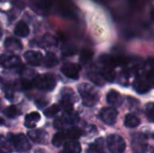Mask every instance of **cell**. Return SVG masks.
I'll return each mask as SVG.
<instances>
[{"mask_svg":"<svg viewBox=\"0 0 154 153\" xmlns=\"http://www.w3.org/2000/svg\"><path fill=\"white\" fill-rule=\"evenodd\" d=\"M78 91L81 96L83 105L86 106H94L99 99L97 90L88 83H82L79 86Z\"/></svg>","mask_w":154,"mask_h":153,"instance_id":"1","label":"cell"},{"mask_svg":"<svg viewBox=\"0 0 154 153\" xmlns=\"http://www.w3.org/2000/svg\"><path fill=\"white\" fill-rule=\"evenodd\" d=\"M32 85L39 90L49 92L56 87V78L51 74H42L34 77Z\"/></svg>","mask_w":154,"mask_h":153,"instance_id":"2","label":"cell"},{"mask_svg":"<svg viewBox=\"0 0 154 153\" xmlns=\"http://www.w3.org/2000/svg\"><path fill=\"white\" fill-rule=\"evenodd\" d=\"M8 138L10 143L14 146V148L17 151L24 152V151H28L31 149V143L23 133H19V134L9 133Z\"/></svg>","mask_w":154,"mask_h":153,"instance_id":"3","label":"cell"},{"mask_svg":"<svg viewBox=\"0 0 154 153\" xmlns=\"http://www.w3.org/2000/svg\"><path fill=\"white\" fill-rule=\"evenodd\" d=\"M134 89L139 94H145L149 92L152 87V75L148 73L144 76H140L137 78L134 83Z\"/></svg>","mask_w":154,"mask_h":153,"instance_id":"4","label":"cell"},{"mask_svg":"<svg viewBox=\"0 0 154 153\" xmlns=\"http://www.w3.org/2000/svg\"><path fill=\"white\" fill-rule=\"evenodd\" d=\"M106 144L111 153H124L125 150V142L118 134H111L107 137Z\"/></svg>","mask_w":154,"mask_h":153,"instance_id":"5","label":"cell"},{"mask_svg":"<svg viewBox=\"0 0 154 153\" xmlns=\"http://www.w3.org/2000/svg\"><path fill=\"white\" fill-rule=\"evenodd\" d=\"M76 101V96L72 89L69 87H64L60 92V105L65 110H72L73 104Z\"/></svg>","mask_w":154,"mask_h":153,"instance_id":"6","label":"cell"},{"mask_svg":"<svg viewBox=\"0 0 154 153\" xmlns=\"http://www.w3.org/2000/svg\"><path fill=\"white\" fill-rule=\"evenodd\" d=\"M21 65V60L14 54H2L0 55V67L11 69L18 68Z\"/></svg>","mask_w":154,"mask_h":153,"instance_id":"7","label":"cell"},{"mask_svg":"<svg viewBox=\"0 0 154 153\" xmlns=\"http://www.w3.org/2000/svg\"><path fill=\"white\" fill-rule=\"evenodd\" d=\"M80 66H79L78 64L75 63H71V62H67L64 63L60 69L61 73L71 79H78L79 78V71H80Z\"/></svg>","mask_w":154,"mask_h":153,"instance_id":"8","label":"cell"},{"mask_svg":"<svg viewBox=\"0 0 154 153\" xmlns=\"http://www.w3.org/2000/svg\"><path fill=\"white\" fill-rule=\"evenodd\" d=\"M118 113L116 109L113 107H105L100 111V119L108 125H113L116 122Z\"/></svg>","mask_w":154,"mask_h":153,"instance_id":"9","label":"cell"},{"mask_svg":"<svg viewBox=\"0 0 154 153\" xmlns=\"http://www.w3.org/2000/svg\"><path fill=\"white\" fill-rule=\"evenodd\" d=\"M23 57L26 62L31 66L38 67V66H41L43 62V56L39 51L27 50L26 52H24Z\"/></svg>","mask_w":154,"mask_h":153,"instance_id":"10","label":"cell"},{"mask_svg":"<svg viewBox=\"0 0 154 153\" xmlns=\"http://www.w3.org/2000/svg\"><path fill=\"white\" fill-rule=\"evenodd\" d=\"M28 136L32 142H34L35 143H40V144L46 143L48 140V133L42 129L30 131L28 133Z\"/></svg>","mask_w":154,"mask_h":153,"instance_id":"11","label":"cell"},{"mask_svg":"<svg viewBox=\"0 0 154 153\" xmlns=\"http://www.w3.org/2000/svg\"><path fill=\"white\" fill-rule=\"evenodd\" d=\"M4 46L6 50H8L9 52H12V53L20 51L23 50L22 41L14 37H9V38L5 39V41L4 42Z\"/></svg>","mask_w":154,"mask_h":153,"instance_id":"12","label":"cell"},{"mask_svg":"<svg viewBox=\"0 0 154 153\" xmlns=\"http://www.w3.org/2000/svg\"><path fill=\"white\" fill-rule=\"evenodd\" d=\"M63 126L64 125H74L75 124H77L79 122V115L72 110H68L65 111L64 114L62 115L61 118H60Z\"/></svg>","mask_w":154,"mask_h":153,"instance_id":"13","label":"cell"},{"mask_svg":"<svg viewBox=\"0 0 154 153\" xmlns=\"http://www.w3.org/2000/svg\"><path fill=\"white\" fill-rule=\"evenodd\" d=\"M106 101L107 103L110 105V106H122L123 104V96H121V94L116 90H110L107 95H106Z\"/></svg>","mask_w":154,"mask_h":153,"instance_id":"14","label":"cell"},{"mask_svg":"<svg viewBox=\"0 0 154 153\" xmlns=\"http://www.w3.org/2000/svg\"><path fill=\"white\" fill-rule=\"evenodd\" d=\"M98 72L104 80H106L107 82H114V80L116 78V71L114 70V69L112 67L103 64V66L99 69Z\"/></svg>","mask_w":154,"mask_h":153,"instance_id":"15","label":"cell"},{"mask_svg":"<svg viewBox=\"0 0 154 153\" xmlns=\"http://www.w3.org/2000/svg\"><path fill=\"white\" fill-rule=\"evenodd\" d=\"M41 119V115L39 113L37 112H32L30 113L28 115H26L25 116V120H24V125L27 128H34L36 126V124L40 121Z\"/></svg>","mask_w":154,"mask_h":153,"instance_id":"16","label":"cell"},{"mask_svg":"<svg viewBox=\"0 0 154 153\" xmlns=\"http://www.w3.org/2000/svg\"><path fill=\"white\" fill-rule=\"evenodd\" d=\"M14 33L19 36V37H27L30 33V29L29 26L27 25L26 23L20 21L17 23V24L14 27Z\"/></svg>","mask_w":154,"mask_h":153,"instance_id":"17","label":"cell"},{"mask_svg":"<svg viewBox=\"0 0 154 153\" xmlns=\"http://www.w3.org/2000/svg\"><path fill=\"white\" fill-rule=\"evenodd\" d=\"M64 151L68 153H80L81 146L78 142L72 140L64 143Z\"/></svg>","mask_w":154,"mask_h":153,"instance_id":"18","label":"cell"},{"mask_svg":"<svg viewBox=\"0 0 154 153\" xmlns=\"http://www.w3.org/2000/svg\"><path fill=\"white\" fill-rule=\"evenodd\" d=\"M42 63L47 68H53V67H55L59 63V60H58L57 56L53 52L49 51V52L46 53V56L43 59V62Z\"/></svg>","mask_w":154,"mask_h":153,"instance_id":"19","label":"cell"},{"mask_svg":"<svg viewBox=\"0 0 154 153\" xmlns=\"http://www.w3.org/2000/svg\"><path fill=\"white\" fill-rule=\"evenodd\" d=\"M140 123H141L140 119L137 116H135L134 115L128 114V115H125V125L126 127L134 128V127H137L140 124Z\"/></svg>","mask_w":154,"mask_h":153,"instance_id":"20","label":"cell"},{"mask_svg":"<svg viewBox=\"0 0 154 153\" xmlns=\"http://www.w3.org/2000/svg\"><path fill=\"white\" fill-rule=\"evenodd\" d=\"M64 134L66 136V139H71V140H77L82 135V131L78 127H71L68 130H64Z\"/></svg>","mask_w":154,"mask_h":153,"instance_id":"21","label":"cell"},{"mask_svg":"<svg viewBox=\"0 0 154 153\" xmlns=\"http://www.w3.org/2000/svg\"><path fill=\"white\" fill-rule=\"evenodd\" d=\"M103 149H104L103 139L99 138V139L96 140V142L88 147V153H104Z\"/></svg>","mask_w":154,"mask_h":153,"instance_id":"22","label":"cell"},{"mask_svg":"<svg viewBox=\"0 0 154 153\" xmlns=\"http://www.w3.org/2000/svg\"><path fill=\"white\" fill-rule=\"evenodd\" d=\"M42 48H46V47H53L57 45V41L56 39L51 35V34H45L42 39Z\"/></svg>","mask_w":154,"mask_h":153,"instance_id":"23","label":"cell"},{"mask_svg":"<svg viewBox=\"0 0 154 153\" xmlns=\"http://www.w3.org/2000/svg\"><path fill=\"white\" fill-rule=\"evenodd\" d=\"M88 76L90 78V80L97 86H103L105 83L103 78L101 77V75L99 74L98 71H89Z\"/></svg>","mask_w":154,"mask_h":153,"instance_id":"24","label":"cell"},{"mask_svg":"<svg viewBox=\"0 0 154 153\" xmlns=\"http://www.w3.org/2000/svg\"><path fill=\"white\" fill-rule=\"evenodd\" d=\"M65 140H66V136H65V134H64V132H63V131H60V132L57 133L53 136L52 142H52V144H53L54 146L60 147V145H62V144L64 143Z\"/></svg>","mask_w":154,"mask_h":153,"instance_id":"25","label":"cell"},{"mask_svg":"<svg viewBox=\"0 0 154 153\" xmlns=\"http://www.w3.org/2000/svg\"><path fill=\"white\" fill-rule=\"evenodd\" d=\"M92 57H93V51L88 49H84L81 51L79 60L82 64H87L92 60Z\"/></svg>","mask_w":154,"mask_h":153,"instance_id":"26","label":"cell"},{"mask_svg":"<svg viewBox=\"0 0 154 153\" xmlns=\"http://www.w3.org/2000/svg\"><path fill=\"white\" fill-rule=\"evenodd\" d=\"M4 114L8 118H15L20 113H19L18 109L14 106H7L4 110Z\"/></svg>","mask_w":154,"mask_h":153,"instance_id":"27","label":"cell"},{"mask_svg":"<svg viewBox=\"0 0 154 153\" xmlns=\"http://www.w3.org/2000/svg\"><path fill=\"white\" fill-rule=\"evenodd\" d=\"M60 109V108L58 105H53L44 110V115L47 117H53L54 115H56L59 113Z\"/></svg>","mask_w":154,"mask_h":153,"instance_id":"28","label":"cell"},{"mask_svg":"<svg viewBox=\"0 0 154 153\" xmlns=\"http://www.w3.org/2000/svg\"><path fill=\"white\" fill-rule=\"evenodd\" d=\"M0 148L3 150L6 153L11 152V146H10V142L8 140H6L4 136L0 135Z\"/></svg>","mask_w":154,"mask_h":153,"instance_id":"29","label":"cell"},{"mask_svg":"<svg viewBox=\"0 0 154 153\" xmlns=\"http://www.w3.org/2000/svg\"><path fill=\"white\" fill-rule=\"evenodd\" d=\"M145 113H146V116L148 120L151 123H152L153 122V103H149L146 105Z\"/></svg>","mask_w":154,"mask_h":153,"instance_id":"30","label":"cell"},{"mask_svg":"<svg viewBox=\"0 0 154 153\" xmlns=\"http://www.w3.org/2000/svg\"><path fill=\"white\" fill-rule=\"evenodd\" d=\"M35 103H36V106H37L38 107H40V108H42L43 106H45L48 104L47 100L42 99V98H39V99H37Z\"/></svg>","mask_w":154,"mask_h":153,"instance_id":"31","label":"cell"},{"mask_svg":"<svg viewBox=\"0 0 154 153\" xmlns=\"http://www.w3.org/2000/svg\"><path fill=\"white\" fill-rule=\"evenodd\" d=\"M0 153H6L5 151H4L3 150H0Z\"/></svg>","mask_w":154,"mask_h":153,"instance_id":"32","label":"cell"},{"mask_svg":"<svg viewBox=\"0 0 154 153\" xmlns=\"http://www.w3.org/2000/svg\"><path fill=\"white\" fill-rule=\"evenodd\" d=\"M1 37H2V32L0 31V39H1Z\"/></svg>","mask_w":154,"mask_h":153,"instance_id":"33","label":"cell"},{"mask_svg":"<svg viewBox=\"0 0 154 153\" xmlns=\"http://www.w3.org/2000/svg\"><path fill=\"white\" fill-rule=\"evenodd\" d=\"M60 153H68V152H66V151H62V152H60Z\"/></svg>","mask_w":154,"mask_h":153,"instance_id":"34","label":"cell"}]
</instances>
